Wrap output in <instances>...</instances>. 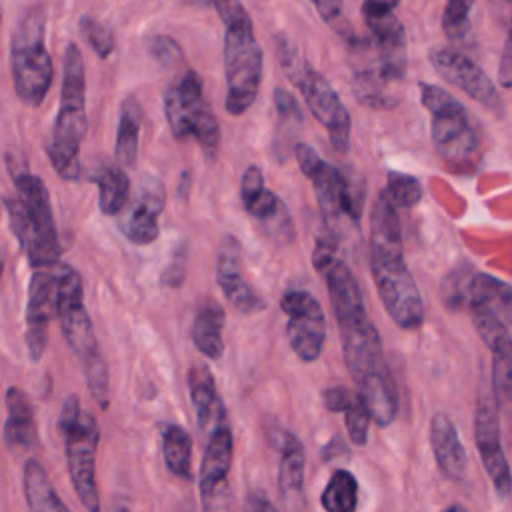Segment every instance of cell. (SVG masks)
Masks as SVG:
<instances>
[{
    "label": "cell",
    "mask_w": 512,
    "mask_h": 512,
    "mask_svg": "<svg viewBox=\"0 0 512 512\" xmlns=\"http://www.w3.org/2000/svg\"><path fill=\"white\" fill-rule=\"evenodd\" d=\"M370 272L394 324L404 330L418 328L424 322V300L406 266L396 206L386 192L376 196L370 212Z\"/></svg>",
    "instance_id": "1"
},
{
    "label": "cell",
    "mask_w": 512,
    "mask_h": 512,
    "mask_svg": "<svg viewBox=\"0 0 512 512\" xmlns=\"http://www.w3.org/2000/svg\"><path fill=\"white\" fill-rule=\"evenodd\" d=\"M324 276L332 312L338 324L346 368L354 384H362L374 372L386 368L380 334L366 314L360 286L338 254L312 262Z\"/></svg>",
    "instance_id": "2"
},
{
    "label": "cell",
    "mask_w": 512,
    "mask_h": 512,
    "mask_svg": "<svg viewBox=\"0 0 512 512\" xmlns=\"http://www.w3.org/2000/svg\"><path fill=\"white\" fill-rule=\"evenodd\" d=\"M56 316L68 346L78 356L88 390L100 408L110 404L108 366L100 352L92 320L84 306V288L80 274L68 264H56Z\"/></svg>",
    "instance_id": "3"
},
{
    "label": "cell",
    "mask_w": 512,
    "mask_h": 512,
    "mask_svg": "<svg viewBox=\"0 0 512 512\" xmlns=\"http://www.w3.org/2000/svg\"><path fill=\"white\" fill-rule=\"evenodd\" d=\"M224 22V74L226 112L240 116L256 100L262 80V48L254 36L252 20L238 0H212Z\"/></svg>",
    "instance_id": "4"
},
{
    "label": "cell",
    "mask_w": 512,
    "mask_h": 512,
    "mask_svg": "<svg viewBox=\"0 0 512 512\" xmlns=\"http://www.w3.org/2000/svg\"><path fill=\"white\" fill-rule=\"evenodd\" d=\"M12 180L18 192L6 200L12 232L34 268H52L58 264L60 246L48 190L30 170L14 174Z\"/></svg>",
    "instance_id": "5"
},
{
    "label": "cell",
    "mask_w": 512,
    "mask_h": 512,
    "mask_svg": "<svg viewBox=\"0 0 512 512\" xmlns=\"http://www.w3.org/2000/svg\"><path fill=\"white\" fill-rule=\"evenodd\" d=\"M86 82H84V58L76 44H70L64 54V74L60 90V108L54 122V130L48 142V156L64 180H76L80 172L78 152L86 134Z\"/></svg>",
    "instance_id": "6"
},
{
    "label": "cell",
    "mask_w": 512,
    "mask_h": 512,
    "mask_svg": "<svg viewBox=\"0 0 512 512\" xmlns=\"http://www.w3.org/2000/svg\"><path fill=\"white\" fill-rule=\"evenodd\" d=\"M276 54L286 76L302 92L314 118L328 130L334 150L344 154L350 144V114L340 96L322 74H318L300 58L288 36L276 34Z\"/></svg>",
    "instance_id": "7"
},
{
    "label": "cell",
    "mask_w": 512,
    "mask_h": 512,
    "mask_svg": "<svg viewBox=\"0 0 512 512\" xmlns=\"http://www.w3.org/2000/svg\"><path fill=\"white\" fill-rule=\"evenodd\" d=\"M164 112L176 140L196 138L206 160H216L220 148V128L202 90V80L192 68H180L166 88Z\"/></svg>",
    "instance_id": "8"
},
{
    "label": "cell",
    "mask_w": 512,
    "mask_h": 512,
    "mask_svg": "<svg viewBox=\"0 0 512 512\" xmlns=\"http://www.w3.org/2000/svg\"><path fill=\"white\" fill-rule=\"evenodd\" d=\"M58 426L64 436L72 486L88 512H100L96 486V450L100 442L98 422L90 412L82 410L78 396L72 394L62 404Z\"/></svg>",
    "instance_id": "9"
},
{
    "label": "cell",
    "mask_w": 512,
    "mask_h": 512,
    "mask_svg": "<svg viewBox=\"0 0 512 512\" xmlns=\"http://www.w3.org/2000/svg\"><path fill=\"white\" fill-rule=\"evenodd\" d=\"M10 68L18 98L40 106L52 86L54 68L44 42V14L28 12L16 26L10 42Z\"/></svg>",
    "instance_id": "10"
},
{
    "label": "cell",
    "mask_w": 512,
    "mask_h": 512,
    "mask_svg": "<svg viewBox=\"0 0 512 512\" xmlns=\"http://www.w3.org/2000/svg\"><path fill=\"white\" fill-rule=\"evenodd\" d=\"M420 98L432 116V142L450 166H464L478 148V136L466 108L436 84L420 82Z\"/></svg>",
    "instance_id": "11"
},
{
    "label": "cell",
    "mask_w": 512,
    "mask_h": 512,
    "mask_svg": "<svg viewBox=\"0 0 512 512\" xmlns=\"http://www.w3.org/2000/svg\"><path fill=\"white\" fill-rule=\"evenodd\" d=\"M498 408L500 406L492 392H478L474 412V442L492 486L498 494L506 496L512 492V472L502 448Z\"/></svg>",
    "instance_id": "12"
},
{
    "label": "cell",
    "mask_w": 512,
    "mask_h": 512,
    "mask_svg": "<svg viewBox=\"0 0 512 512\" xmlns=\"http://www.w3.org/2000/svg\"><path fill=\"white\" fill-rule=\"evenodd\" d=\"M288 316L286 334L294 354L302 362H314L326 340V318L320 302L304 290H290L280 300Z\"/></svg>",
    "instance_id": "13"
},
{
    "label": "cell",
    "mask_w": 512,
    "mask_h": 512,
    "mask_svg": "<svg viewBox=\"0 0 512 512\" xmlns=\"http://www.w3.org/2000/svg\"><path fill=\"white\" fill-rule=\"evenodd\" d=\"M432 68L440 78L464 90L470 98L484 104L492 114H504V100L488 74L474 64L468 56L452 50V48H434L428 54Z\"/></svg>",
    "instance_id": "14"
},
{
    "label": "cell",
    "mask_w": 512,
    "mask_h": 512,
    "mask_svg": "<svg viewBox=\"0 0 512 512\" xmlns=\"http://www.w3.org/2000/svg\"><path fill=\"white\" fill-rule=\"evenodd\" d=\"M56 312V272L36 268L28 284L26 302V346L32 360L42 358L48 342V326Z\"/></svg>",
    "instance_id": "15"
},
{
    "label": "cell",
    "mask_w": 512,
    "mask_h": 512,
    "mask_svg": "<svg viewBox=\"0 0 512 512\" xmlns=\"http://www.w3.org/2000/svg\"><path fill=\"white\" fill-rule=\"evenodd\" d=\"M164 200V184L156 176L146 174L138 184L136 198L126 204L120 216V230L130 242L144 246L158 238V216L164 208Z\"/></svg>",
    "instance_id": "16"
},
{
    "label": "cell",
    "mask_w": 512,
    "mask_h": 512,
    "mask_svg": "<svg viewBox=\"0 0 512 512\" xmlns=\"http://www.w3.org/2000/svg\"><path fill=\"white\" fill-rule=\"evenodd\" d=\"M216 280L230 304L242 314H254L264 308V300L244 278L242 246L234 236H226L216 254Z\"/></svg>",
    "instance_id": "17"
},
{
    "label": "cell",
    "mask_w": 512,
    "mask_h": 512,
    "mask_svg": "<svg viewBox=\"0 0 512 512\" xmlns=\"http://www.w3.org/2000/svg\"><path fill=\"white\" fill-rule=\"evenodd\" d=\"M232 432L228 420L216 426L210 434V440L204 450L202 466H200V494L204 500V508L218 498L220 490L226 486V476L232 466Z\"/></svg>",
    "instance_id": "18"
},
{
    "label": "cell",
    "mask_w": 512,
    "mask_h": 512,
    "mask_svg": "<svg viewBox=\"0 0 512 512\" xmlns=\"http://www.w3.org/2000/svg\"><path fill=\"white\" fill-rule=\"evenodd\" d=\"M364 56L360 60V64H354V76H352V92L354 98L368 108H378V110H386V108H394L400 100V96L394 92V82H390L376 60V52L374 46L370 42V52L366 54V50H362Z\"/></svg>",
    "instance_id": "19"
},
{
    "label": "cell",
    "mask_w": 512,
    "mask_h": 512,
    "mask_svg": "<svg viewBox=\"0 0 512 512\" xmlns=\"http://www.w3.org/2000/svg\"><path fill=\"white\" fill-rule=\"evenodd\" d=\"M430 446L438 468L452 480H464L468 456L454 422L444 412H436L430 418Z\"/></svg>",
    "instance_id": "20"
},
{
    "label": "cell",
    "mask_w": 512,
    "mask_h": 512,
    "mask_svg": "<svg viewBox=\"0 0 512 512\" xmlns=\"http://www.w3.org/2000/svg\"><path fill=\"white\" fill-rule=\"evenodd\" d=\"M188 388H190V398L196 410V420L198 426L212 434L216 426L226 422V412L224 404L216 392L214 376L210 368L204 362H194L188 372Z\"/></svg>",
    "instance_id": "21"
},
{
    "label": "cell",
    "mask_w": 512,
    "mask_h": 512,
    "mask_svg": "<svg viewBox=\"0 0 512 512\" xmlns=\"http://www.w3.org/2000/svg\"><path fill=\"white\" fill-rule=\"evenodd\" d=\"M6 424L4 438L12 450H30L36 444V420L34 408L26 392L12 386L6 390Z\"/></svg>",
    "instance_id": "22"
},
{
    "label": "cell",
    "mask_w": 512,
    "mask_h": 512,
    "mask_svg": "<svg viewBox=\"0 0 512 512\" xmlns=\"http://www.w3.org/2000/svg\"><path fill=\"white\" fill-rule=\"evenodd\" d=\"M270 442L280 452V468H278V484L284 496L300 494L304 484V446L302 442L288 430L276 426L274 432L268 434Z\"/></svg>",
    "instance_id": "23"
},
{
    "label": "cell",
    "mask_w": 512,
    "mask_h": 512,
    "mask_svg": "<svg viewBox=\"0 0 512 512\" xmlns=\"http://www.w3.org/2000/svg\"><path fill=\"white\" fill-rule=\"evenodd\" d=\"M468 306H478L512 326V284L490 274H474L468 290Z\"/></svg>",
    "instance_id": "24"
},
{
    "label": "cell",
    "mask_w": 512,
    "mask_h": 512,
    "mask_svg": "<svg viewBox=\"0 0 512 512\" xmlns=\"http://www.w3.org/2000/svg\"><path fill=\"white\" fill-rule=\"evenodd\" d=\"M356 388H358L356 392L362 396L372 420L378 426H390L392 420L396 418L398 398H396V388H394L388 368L374 372Z\"/></svg>",
    "instance_id": "25"
},
{
    "label": "cell",
    "mask_w": 512,
    "mask_h": 512,
    "mask_svg": "<svg viewBox=\"0 0 512 512\" xmlns=\"http://www.w3.org/2000/svg\"><path fill=\"white\" fill-rule=\"evenodd\" d=\"M224 308L212 300L206 298L198 306L196 318H194V328H192V338L194 346L210 360H218L224 354Z\"/></svg>",
    "instance_id": "26"
},
{
    "label": "cell",
    "mask_w": 512,
    "mask_h": 512,
    "mask_svg": "<svg viewBox=\"0 0 512 512\" xmlns=\"http://www.w3.org/2000/svg\"><path fill=\"white\" fill-rule=\"evenodd\" d=\"M308 178L314 186V194H316L324 224L330 230H334V226L344 216V208H342V172L338 168H334L332 164L322 160L312 170V174Z\"/></svg>",
    "instance_id": "27"
},
{
    "label": "cell",
    "mask_w": 512,
    "mask_h": 512,
    "mask_svg": "<svg viewBox=\"0 0 512 512\" xmlns=\"http://www.w3.org/2000/svg\"><path fill=\"white\" fill-rule=\"evenodd\" d=\"M24 496L30 512H70L56 494L42 464L28 458L24 464Z\"/></svg>",
    "instance_id": "28"
},
{
    "label": "cell",
    "mask_w": 512,
    "mask_h": 512,
    "mask_svg": "<svg viewBox=\"0 0 512 512\" xmlns=\"http://www.w3.org/2000/svg\"><path fill=\"white\" fill-rule=\"evenodd\" d=\"M92 180L98 184L100 192V210L106 216L120 214L130 198V180L122 166L116 164H102L94 174Z\"/></svg>",
    "instance_id": "29"
},
{
    "label": "cell",
    "mask_w": 512,
    "mask_h": 512,
    "mask_svg": "<svg viewBox=\"0 0 512 512\" xmlns=\"http://www.w3.org/2000/svg\"><path fill=\"white\" fill-rule=\"evenodd\" d=\"M142 124V108L136 98H126L120 106V122L116 134V162L122 168H132L138 156V136Z\"/></svg>",
    "instance_id": "30"
},
{
    "label": "cell",
    "mask_w": 512,
    "mask_h": 512,
    "mask_svg": "<svg viewBox=\"0 0 512 512\" xmlns=\"http://www.w3.org/2000/svg\"><path fill=\"white\" fill-rule=\"evenodd\" d=\"M162 452H164L166 468L174 476L178 478L192 476V438L182 426L168 424L164 428Z\"/></svg>",
    "instance_id": "31"
},
{
    "label": "cell",
    "mask_w": 512,
    "mask_h": 512,
    "mask_svg": "<svg viewBox=\"0 0 512 512\" xmlns=\"http://www.w3.org/2000/svg\"><path fill=\"white\" fill-rule=\"evenodd\" d=\"M492 352V394L498 406H512V336L496 340Z\"/></svg>",
    "instance_id": "32"
},
{
    "label": "cell",
    "mask_w": 512,
    "mask_h": 512,
    "mask_svg": "<svg viewBox=\"0 0 512 512\" xmlns=\"http://www.w3.org/2000/svg\"><path fill=\"white\" fill-rule=\"evenodd\" d=\"M324 512H356L358 504V482L352 472L336 470L324 486L320 496Z\"/></svg>",
    "instance_id": "33"
},
{
    "label": "cell",
    "mask_w": 512,
    "mask_h": 512,
    "mask_svg": "<svg viewBox=\"0 0 512 512\" xmlns=\"http://www.w3.org/2000/svg\"><path fill=\"white\" fill-rule=\"evenodd\" d=\"M384 192L388 194L392 204L400 206V208H412L422 198L420 182L410 174H402V172H394V170L388 172Z\"/></svg>",
    "instance_id": "34"
},
{
    "label": "cell",
    "mask_w": 512,
    "mask_h": 512,
    "mask_svg": "<svg viewBox=\"0 0 512 512\" xmlns=\"http://www.w3.org/2000/svg\"><path fill=\"white\" fill-rule=\"evenodd\" d=\"M474 0H446V8L442 12V30L452 40H462L470 30L468 12Z\"/></svg>",
    "instance_id": "35"
},
{
    "label": "cell",
    "mask_w": 512,
    "mask_h": 512,
    "mask_svg": "<svg viewBox=\"0 0 512 512\" xmlns=\"http://www.w3.org/2000/svg\"><path fill=\"white\" fill-rule=\"evenodd\" d=\"M364 180L360 174L346 170L342 172V208H344V216H348L350 220L358 222L362 216V208H364Z\"/></svg>",
    "instance_id": "36"
},
{
    "label": "cell",
    "mask_w": 512,
    "mask_h": 512,
    "mask_svg": "<svg viewBox=\"0 0 512 512\" xmlns=\"http://www.w3.org/2000/svg\"><path fill=\"white\" fill-rule=\"evenodd\" d=\"M370 420H372V416H370L362 396L356 392L354 400L344 410V422H346V430H348V436H350L352 444H356V446L366 444L368 430H370Z\"/></svg>",
    "instance_id": "37"
},
{
    "label": "cell",
    "mask_w": 512,
    "mask_h": 512,
    "mask_svg": "<svg viewBox=\"0 0 512 512\" xmlns=\"http://www.w3.org/2000/svg\"><path fill=\"white\" fill-rule=\"evenodd\" d=\"M80 30L86 38V42L92 46V50L100 56V58H108L114 50V34L108 26H104L102 22L94 20L92 16H82L80 18Z\"/></svg>",
    "instance_id": "38"
},
{
    "label": "cell",
    "mask_w": 512,
    "mask_h": 512,
    "mask_svg": "<svg viewBox=\"0 0 512 512\" xmlns=\"http://www.w3.org/2000/svg\"><path fill=\"white\" fill-rule=\"evenodd\" d=\"M148 52L164 68H184V54L178 42L170 36H152L148 40Z\"/></svg>",
    "instance_id": "39"
},
{
    "label": "cell",
    "mask_w": 512,
    "mask_h": 512,
    "mask_svg": "<svg viewBox=\"0 0 512 512\" xmlns=\"http://www.w3.org/2000/svg\"><path fill=\"white\" fill-rule=\"evenodd\" d=\"M266 234L276 242V244H288L294 238V228H292V220L290 214L284 206V202H280V206L264 220H260Z\"/></svg>",
    "instance_id": "40"
},
{
    "label": "cell",
    "mask_w": 512,
    "mask_h": 512,
    "mask_svg": "<svg viewBox=\"0 0 512 512\" xmlns=\"http://www.w3.org/2000/svg\"><path fill=\"white\" fill-rule=\"evenodd\" d=\"M274 106H276V112H278V120H280V126L282 128H298L302 124V112H300V106L296 102V98L282 90V88H276L274 90Z\"/></svg>",
    "instance_id": "41"
},
{
    "label": "cell",
    "mask_w": 512,
    "mask_h": 512,
    "mask_svg": "<svg viewBox=\"0 0 512 512\" xmlns=\"http://www.w3.org/2000/svg\"><path fill=\"white\" fill-rule=\"evenodd\" d=\"M354 396H356V392H352L344 386H332L322 392V402H324L326 410H330V412H344L350 406V402L354 400Z\"/></svg>",
    "instance_id": "42"
},
{
    "label": "cell",
    "mask_w": 512,
    "mask_h": 512,
    "mask_svg": "<svg viewBox=\"0 0 512 512\" xmlns=\"http://www.w3.org/2000/svg\"><path fill=\"white\" fill-rule=\"evenodd\" d=\"M264 176H262V170L258 166H248L244 176H242V186H240V196H242V202H250L252 198H256L262 190H264Z\"/></svg>",
    "instance_id": "43"
},
{
    "label": "cell",
    "mask_w": 512,
    "mask_h": 512,
    "mask_svg": "<svg viewBox=\"0 0 512 512\" xmlns=\"http://www.w3.org/2000/svg\"><path fill=\"white\" fill-rule=\"evenodd\" d=\"M294 156H296L298 166H300V170L304 172L306 178H308V176L312 174V170L322 162V158L316 154V150H314L312 146L304 144V142H298V144L294 146Z\"/></svg>",
    "instance_id": "44"
},
{
    "label": "cell",
    "mask_w": 512,
    "mask_h": 512,
    "mask_svg": "<svg viewBox=\"0 0 512 512\" xmlns=\"http://www.w3.org/2000/svg\"><path fill=\"white\" fill-rule=\"evenodd\" d=\"M310 2L316 6L322 20L336 28V24L342 20V0H310Z\"/></svg>",
    "instance_id": "45"
},
{
    "label": "cell",
    "mask_w": 512,
    "mask_h": 512,
    "mask_svg": "<svg viewBox=\"0 0 512 512\" xmlns=\"http://www.w3.org/2000/svg\"><path fill=\"white\" fill-rule=\"evenodd\" d=\"M498 80L504 88H512V30L508 32L502 58H500V68H498Z\"/></svg>",
    "instance_id": "46"
},
{
    "label": "cell",
    "mask_w": 512,
    "mask_h": 512,
    "mask_svg": "<svg viewBox=\"0 0 512 512\" xmlns=\"http://www.w3.org/2000/svg\"><path fill=\"white\" fill-rule=\"evenodd\" d=\"M402 0H364L362 2V16H382V14H390L394 12V8L400 4Z\"/></svg>",
    "instance_id": "47"
},
{
    "label": "cell",
    "mask_w": 512,
    "mask_h": 512,
    "mask_svg": "<svg viewBox=\"0 0 512 512\" xmlns=\"http://www.w3.org/2000/svg\"><path fill=\"white\" fill-rule=\"evenodd\" d=\"M246 512H278L262 492H250L246 498Z\"/></svg>",
    "instance_id": "48"
},
{
    "label": "cell",
    "mask_w": 512,
    "mask_h": 512,
    "mask_svg": "<svg viewBox=\"0 0 512 512\" xmlns=\"http://www.w3.org/2000/svg\"><path fill=\"white\" fill-rule=\"evenodd\" d=\"M166 282L170 284V286H178V284H182V280H184V264H182V260H178V258H174L172 260V264L168 266V270H166Z\"/></svg>",
    "instance_id": "49"
},
{
    "label": "cell",
    "mask_w": 512,
    "mask_h": 512,
    "mask_svg": "<svg viewBox=\"0 0 512 512\" xmlns=\"http://www.w3.org/2000/svg\"><path fill=\"white\" fill-rule=\"evenodd\" d=\"M178 512H194V508H192L190 502H186V504H182V506L178 508Z\"/></svg>",
    "instance_id": "50"
},
{
    "label": "cell",
    "mask_w": 512,
    "mask_h": 512,
    "mask_svg": "<svg viewBox=\"0 0 512 512\" xmlns=\"http://www.w3.org/2000/svg\"><path fill=\"white\" fill-rule=\"evenodd\" d=\"M446 512H466L464 508H460V506H450Z\"/></svg>",
    "instance_id": "51"
},
{
    "label": "cell",
    "mask_w": 512,
    "mask_h": 512,
    "mask_svg": "<svg viewBox=\"0 0 512 512\" xmlns=\"http://www.w3.org/2000/svg\"><path fill=\"white\" fill-rule=\"evenodd\" d=\"M510 30H512V26H510Z\"/></svg>",
    "instance_id": "52"
},
{
    "label": "cell",
    "mask_w": 512,
    "mask_h": 512,
    "mask_svg": "<svg viewBox=\"0 0 512 512\" xmlns=\"http://www.w3.org/2000/svg\"><path fill=\"white\" fill-rule=\"evenodd\" d=\"M0 20H2V16H0Z\"/></svg>",
    "instance_id": "53"
}]
</instances>
